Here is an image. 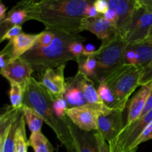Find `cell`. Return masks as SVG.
I'll return each mask as SVG.
<instances>
[{
  "label": "cell",
  "mask_w": 152,
  "mask_h": 152,
  "mask_svg": "<svg viewBox=\"0 0 152 152\" xmlns=\"http://www.w3.org/2000/svg\"><path fill=\"white\" fill-rule=\"evenodd\" d=\"M94 2L87 0H31L20 1L16 6L27 12V21L42 22L46 31L79 34L82 32L80 28L86 10Z\"/></svg>",
  "instance_id": "obj_1"
},
{
  "label": "cell",
  "mask_w": 152,
  "mask_h": 152,
  "mask_svg": "<svg viewBox=\"0 0 152 152\" xmlns=\"http://www.w3.org/2000/svg\"><path fill=\"white\" fill-rule=\"evenodd\" d=\"M53 100L54 99L42 83L32 77L24 92L23 105L34 108L39 114L45 123L50 126L58 140L65 147L67 151L76 152L74 140L65 120H61L55 114Z\"/></svg>",
  "instance_id": "obj_2"
},
{
  "label": "cell",
  "mask_w": 152,
  "mask_h": 152,
  "mask_svg": "<svg viewBox=\"0 0 152 152\" xmlns=\"http://www.w3.org/2000/svg\"><path fill=\"white\" fill-rule=\"evenodd\" d=\"M55 38L50 46L42 48L36 45L31 50L21 56L31 65L34 71L42 74L48 68H56L66 65L68 61L75 60L77 58L70 52L69 46L77 41L86 40L79 34H71L61 31H53Z\"/></svg>",
  "instance_id": "obj_3"
},
{
  "label": "cell",
  "mask_w": 152,
  "mask_h": 152,
  "mask_svg": "<svg viewBox=\"0 0 152 152\" xmlns=\"http://www.w3.org/2000/svg\"><path fill=\"white\" fill-rule=\"evenodd\" d=\"M141 74L142 71L137 65L126 63L106 76L103 82L115 98V109L125 111L131 95L140 86Z\"/></svg>",
  "instance_id": "obj_4"
},
{
  "label": "cell",
  "mask_w": 152,
  "mask_h": 152,
  "mask_svg": "<svg viewBox=\"0 0 152 152\" xmlns=\"http://www.w3.org/2000/svg\"><path fill=\"white\" fill-rule=\"evenodd\" d=\"M102 41L94 55L97 62L99 84L111 71L126 64L125 53L129 46V43L118 34Z\"/></svg>",
  "instance_id": "obj_5"
},
{
  "label": "cell",
  "mask_w": 152,
  "mask_h": 152,
  "mask_svg": "<svg viewBox=\"0 0 152 152\" xmlns=\"http://www.w3.org/2000/svg\"><path fill=\"white\" fill-rule=\"evenodd\" d=\"M152 123V109L134 123L124 126L122 132L109 145L111 152H130L134 150L137 140Z\"/></svg>",
  "instance_id": "obj_6"
},
{
  "label": "cell",
  "mask_w": 152,
  "mask_h": 152,
  "mask_svg": "<svg viewBox=\"0 0 152 152\" xmlns=\"http://www.w3.org/2000/svg\"><path fill=\"white\" fill-rule=\"evenodd\" d=\"M22 110L7 108L0 117V152H15V134Z\"/></svg>",
  "instance_id": "obj_7"
},
{
  "label": "cell",
  "mask_w": 152,
  "mask_h": 152,
  "mask_svg": "<svg viewBox=\"0 0 152 152\" xmlns=\"http://www.w3.org/2000/svg\"><path fill=\"white\" fill-rule=\"evenodd\" d=\"M137 4L132 25L125 37L129 45L145 42L152 27V12L140 5L138 0Z\"/></svg>",
  "instance_id": "obj_8"
},
{
  "label": "cell",
  "mask_w": 152,
  "mask_h": 152,
  "mask_svg": "<svg viewBox=\"0 0 152 152\" xmlns=\"http://www.w3.org/2000/svg\"><path fill=\"white\" fill-rule=\"evenodd\" d=\"M108 3L109 8L116 13L117 34L125 39L138 7L137 0H109Z\"/></svg>",
  "instance_id": "obj_9"
},
{
  "label": "cell",
  "mask_w": 152,
  "mask_h": 152,
  "mask_svg": "<svg viewBox=\"0 0 152 152\" xmlns=\"http://www.w3.org/2000/svg\"><path fill=\"white\" fill-rule=\"evenodd\" d=\"M123 118V111L120 110H114L108 114H102L98 118L97 132L109 145L126 126Z\"/></svg>",
  "instance_id": "obj_10"
},
{
  "label": "cell",
  "mask_w": 152,
  "mask_h": 152,
  "mask_svg": "<svg viewBox=\"0 0 152 152\" xmlns=\"http://www.w3.org/2000/svg\"><path fill=\"white\" fill-rule=\"evenodd\" d=\"M33 72L34 69L31 65L21 57L9 62L1 70V74L3 77L10 83L19 85L23 88L24 92L32 78L31 74Z\"/></svg>",
  "instance_id": "obj_11"
},
{
  "label": "cell",
  "mask_w": 152,
  "mask_h": 152,
  "mask_svg": "<svg viewBox=\"0 0 152 152\" xmlns=\"http://www.w3.org/2000/svg\"><path fill=\"white\" fill-rule=\"evenodd\" d=\"M66 114L74 124L86 132H97L98 118L102 115L88 105L68 108Z\"/></svg>",
  "instance_id": "obj_12"
},
{
  "label": "cell",
  "mask_w": 152,
  "mask_h": 152,
  "mask_svg": "<svg viewBox=\"0 0 152 152\" xmlns=\"http://www.w3.org/2000/svg\"><path fill=\"white\" fill-rule=\"evenodd\" d=\"M65 120L74 140L76 152H99L95 137L96 132L81 130L73 123L68 116Z\"/></svg>",
  "instance_id": "obj_13"
},
{
  "label": "cell",
  "mask_w": 152,
  "mask_h": 152,
  "mask_svg": "<svg viewBox=\"0 0 152 152\" xmlns=\"http://www.w3.org/2000/svg\"><path fill=\"white\" fill-rule=\"evenodd\" d=\"M136 52L137 65L142 71L140 86L152 83V42L129 45Z\"/></svg>",
  "instance_id": "obj_14"
},
{
  "label": "cell",
  "mask_w": 152,
  "mask_h": 152,
  "mask_svg": "<svg viewBox=\"0 0 152 152\" xmlns=\"http://www.w3.org/2000/svg\"><path fill=\"white\" fill-rule=\"evenodd\" d=\"M65 65H62L56 68H48L42 74L40 83L54 99L63 96L65 85Z\"/></svg>",
  "instance_id": "obj_15"
},
{
  "label": "cell",
  "mask_w": 152,
  "mask_h": 152,
  "mask_svg": "<svg viewBox=\"0 0 152 152\" xmlns=\"http://www.w3.org/2000/svg\"><path fill=\"white\" fill-rule=\"evenodd\" d=\"M63 97L68 103V108L88 105L82 88L80 71H78L75 76L65 80Z\"/></svg>",
  "instance_id": "obj_16"
},
{
  "label": "cell",
  "mask_w": 152,
  "mask_h": 152,
  "mask_svg": "<svg viewBox=\"0 0 152 152\" xmlns=\"http://www.w3.org/2000/svg\"><path fill=\"white\" fill-rule=\"evenodd\" d=\"M80 29L81 31H90L102 40L117 34L115 25L107 21L103 16L100 14L96 18L85 17L82 21Z\"/></svg>",
  "instance_id": "obj_17"
},
{
  "label": "cell",
  "mask_w": 152,
  "mask_h": 152,
  "mask_svg": "<svg viewBox=\"0 0 152 152\" xmlns=\"http://www.w3.org/2000/svg\"><path fill=\"white\" fill-rule=\"evenodd\" d=\"M152 89V83L141 86L140 89L128 102V112L126 126L134 123L140 118L145 106Z\"/></svg>",
  "instance_id": "obj_18"
},
{
  "label": "cell",
  "mask_w": 152,
  "mask_h": 152,
  "mask_svg": "<svg viewBox=\"0 0 152 152\" xmlns=\"http://www.w3.org/2000/svg\"><path fill=\"white\" fill-rule=\"evenodd\" d=\"M39 34H30L22 33L10 40L12 45V52L14 59L21 57L37 45Z\"/></svg>",
  "instance_id": "obj_19"
},
{
  "label": "cell",
  "mask_w": 152,
  "mask_h": 152,
  "mask_svg": "<svg viewBox=\"0 0 152 152\" xmlns=\"http://www.w3.org/2000/svg\"><path fill=\"white\" fill-rule=\"evenodd\" d=\"M76 62L78 65V71L84 74L86 77L91 80L95 84L99 85L98 77V65L96 59L93 56H78L76 59Z\"/></svg>",
  "instance_id": "obj_20"
},
{
  "label": "cell",
  "mask_w": 152,
  "mask_h": 152,
  "mask_svg": "<svg viewBox=\"0 0 152 152\" xmlns=\"http://www.w3.org/2000/svg\"><path fill=\"white\" fill-rule=\"evenodd\" d=\"M28 14L24 9L15 6L13 10H10L7 15L4 19L1 22V36L4 34V32L7 31L9 28L15 25H21L23 22H26Z\"/></svg>",
  "instance_id": "obj_21"
},
{
  "label": "cell",
  "mask_w": 152,
  "mask_h": 152,
  "mask_svg": "<svg viewBox=\"0 0 152 152\" xmlns=\"http://www.w3.org/2000/svg\"><path fill=\"white\" fill-rule=\"evenodd\" d=\"M25 120L31 133H38L41 131L44 122L42 117L34 108L23 105L22 108Z\"/></svg>",
  "instance_id": "obj_22"
},
{
  "label": "cell",
  "mask_w": 152,
  "mask_h": 152,
  "mask_svg": "<svg viewBox=\"0 0 152 152\" xmlns=\"http://www.w3.org/2000/svg\"><path fill=\"white\" fill-rule=\"evenodd\" d=\"M28 146L32 147L34 152H53L54 151L50 141L41 132L31 133L28 140Z\"/></svg>",
  "instance_id": "obj_23"
},
{
  "label": "cell",
  "mask_w": 152,
  "mask_h": 152,
  "mask_svg": "<svg viewBox=\"0 0 152 152\" xmlns=\"http://www.w3.org/2000/svg\"><path fill=\"white\" fill-rule=\"evenodd\" d=\"M28 146V141L25 132V117L22 112L15 134V152H27Z\"/></svg>",
  "instance_id": "obj_24"
},
{
  "label": "cell",
  "mask_w": 152,
  "mask_h": 152,
  "mask_svg": "<svg viewBox=\"0 0 152 152\" xmlns=\"http://www.w3.org/2000/svg\"><path fill=\"white\" fill-rule=\"evenodd\" d=\"M9 97L12 108L14 109H21L22 108L24 90L19 85L15 83H10Z\"/></svg>",
  "instance_id": "obj_25"
},
{
  "label": "cell",
  "mask_w": 152,
  "mask_h": 152,
  "mask_svg": "<svg viewBox=\"0 0 152 152\" xmlns=\"http://www.w3.org/2000/svg\"><path fill=\"white\" fill-rule=\"evenodd\" d=\"M97 92L99 98L105 105L110 108L115 109L116 100L112 91L105 83H102L98 86ZM117 110V109H116Z\"/></svg>",
  "instance_id": "obj_26"
},
{
  "label": "cell",
  "mask_w": 152,
  "mask_h": 152,
  "mask_svg": "<svg viewBox=\"0 0 152 152\" xmlns=\"http://www.w3.org/2000/svg\"><path fill=\"white\" fill-rule=\"evenodd\" d=\"M68 103L63 96L55 99L53 102V108L56 115L61 120H64L66 117V111L68 109Z\"/></svg>",
  "instance_id": "obj_27"
},
{
  "label": "cell",
  "mask_w": 152,
  "mask_h": 152,
  "mask_svg": "<svg viewBox=\"0 0 152 152\" xmlns=\"http://www.w3.org/2000/svg\"><path fill=\"white\" fill-rule=\"evenodd\" d=\"M55 38V34L53 31H45L40 33L37 40V45L39 47L46 48L50 46L53 43Z\"/></svg>",
  "instance_id": "obj_28"
},
{
  "label": "cell",
  "mask_w": 152,
  "mask_h": 152,
  "mask_svg": "<svg viewBox=\"0 0 152 152\" xmlns=\"http://www.w3.org/2000/svg\"><path fill=\"white\" fill-rule=\"evenodd\" d=\"M152 139V123H150L148 126L145 129V130L142 132L138 139L137 140L134 146V150L137 151L140 144L145 142L146 141L150 140Z\"/></svg>",
  "instance_id": "obj_29"
},
{
  "label": "cell",
  "mask_w": 152,
  "mask_h": 152,
  "mask_svg": "<svg viewBox=\"0 0 152 152\" xmlns=\"http://www.w3.org/2000/svg\"><path fill=\"white\" fill-rule=\"evenodd\" d=\"M20 34H22V26L21 25H15V26L9 28L6 32L4 33L2 36H1V37L0 41L3 42L5 39H9L10 41V40L13 39L15 37L19 36Z\"/></svg>",
  "instance_id": "obj_30"
},
{
  "label": "cell",
  "mask_w": 152,
  "mask_h": 152,
  "mask_svg": "<svg viewBox=\"0 0 152 152\" xmlns=\"http://www.w3.org/2000/svg\"><path fill=\"white\" fill-rule=\"evenodd\" d=\"M85 46L83 45V41H77L71 43L69 46V50L74 56L77 58L78 56H82L83 54Z\"/></svg>",
  "instance_id": "obj_31"
},
{
  "label": "cell",
  "mask_w": 152,
  "mask_h": 152,
  "mask_svg": "<svg viewBox=\"0 0 152 152\" xmlns=\"http://www.w3.org/2000/svg\"><path fill=\"white\" fill-rule=\"evenodd\" d=\"M95 137H96L98 148H99V152H111V151H110L109 144L101 136V134L99 132H95Z\"/></svg>",
  "instance_id": "obj_32"
},
{
  "label": "cell",
  "mask_w": 152,
  "mask_h": 152,
  "mask_svg": "<svg viewBox=\"0 0 152 152\" xmlns=\"http://www.w3.org/2000/svg\"><path fill=\"white\" fill-rule=\"evenodd\" d=\"M125 58H126V63L132 64V65H136L137 64V58L136 52L134 49L128 46L126 50L125 53Z\"/></svg>",
  "instance_id": "obj_33"
},
{
  "label": "cell",
  "mask_w": 152,
  "mask_h": 152,
  "mask_svg": "<svg viewBox=\"0 0 152 152\" xmlns=\"http://www.w3.org/2000/svg\"><path fill=\"white\" fill-rule=\"evenodd\" d=\"M94 6L95 7L96 10H97L99 14L100 15H103L109 9L108 1H105V0H97V1H94Z\"/></svg>",
  "instance_id": "obj_34"
},
{
  "label": "cell",
  "mask_w": 152,
  "mask_h": 152,
  "mask_svg": "<svg viewBox=\"0 0 152 152\" xmlns=\"http://www.w3.org/2000/svg\"><path fill=\"white\" fill-rule=\"evenodd\" d=\"M102 16H103V17L105 18L107 21H108V22H110L111 23L115 25L116 18L117 17H116V13L114 10L109 8L103 15H102Z\"/></svg>",
  "instance_id": "obj_35"
},
{
  "label": "cell",
  "mask_w": 152,
  "mask_h": 152,
  "mask_svg": "<svg viewBox=\"0 0 152 152\" xmlns=\"http://www.w3.org/2000/svg\"><path fill=\"white\" fill-rule=\"evenodd\" d=\"M96 49H95V46L92 44H87L85 45L84 51H83V56H90L94 55L96 53Z\"/></svg>",
  "instance_id": "obj_36"
},
{
  "label": "cell",
  "mask_w": 152,
  "mask_h": 152,
  "mask_svg": "<svg viewBox=\"0 0 152 152\" xmlns=\"http://www.w3.org/2000/svg\"><path fill=\"white\" fill-rule=\"evenodd\" d=\"M99 13L96 10L95 7L94 6V4L89 6L88 7L87 10L86 12V18H96L99 16Z\"/></svg>",
  "instance_id": "obj_37"
},
{
  "label": "cell",
  "mask_w": 152,
  "mask_h": 152,
  "mask_svg": "<svg viewBox=\"0 0 152 152\" xmlns=\"http://www.w3.org/2000/svg\"><path fill=\"white\" fill-rule=\"evenodd\" d=\"M151 109H152V89H151V93H150L149 96H148V100H147L146 102V104H145V108H144L143 109V111H142V114H141V116L140 117H143L144 115H145V114H146L148 111H151Z\"/></svg>",
  "instance_id": "obj_38"
},
{
  "label": "cell",
  "mask_w": 152,
  "mask_h": 152,
  "mask_svg": "<svg viewBox=\"0 0 152 152\" xmlns=\"http://www.w3.org/2000/svg\"><path fill=\"white\" fill-rule=\"evenodd\" d=\"M138 3L144 8L152 12V0H138Z\"/></svg>",
  "instance_id": "obj_39"
},
{
  "label": "cell",
  "mask_w": 152,
  "mask_h": 152,
  "mask_svg": "<svg viewBox=\"0 0 152 152\" xmlns=\"http://www.w3.org/2000/svg\"><path fill=\"white\" fill-rule=\"evenodd\" d=\"M6 10H7V7L4 6V4L3 3H0V22L3 21L4 19V18L6 17Z\"/></svg>",
  "instance_id": "obj_40"
},
{
  "label": "cell",
  "mask_w": 152,
  "mask_h": 152,
  "mask_svg": "<svg viewBox=\"0 0 152 152\" xmlns=\"http://www.w3.org/2000/svg\"><path fill=\"white\" fill-rule=\"evenodd\" d=\"M130 152H136V151H130Z\"/></svg>",
  "instance_id": "obj_41"
}]
</instances>
